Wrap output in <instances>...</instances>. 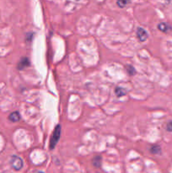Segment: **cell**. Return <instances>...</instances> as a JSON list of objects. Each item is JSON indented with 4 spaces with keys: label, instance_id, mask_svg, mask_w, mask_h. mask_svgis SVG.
I'll return each mask as SVG.
<instances>
[{
    "label": "cell",
    "instance_id": "obj_1",
    "mask_svg": "<svg viewBox=\"0 0 172 173\" xmlns=\"http://www.w3.org/2000/svg\"><path fill=\"white\" fill-rule=\"evenodd\" d=\"M60 136H61V126L57 125L53 131V134H52L51 141H50V149L51 150H53L55 146L57 145V142L60 139Z\"/></svg>",
    "mask_w": 172,
    "mask_h": 173
},
{
    "label": "cell",
    "instance_id": "obj_2",
    "mask_svg": "<svg viewBox=\"0 0 172 173\" xmlns=\"http://www.w3.org/2000/svg\"><path fill=\"white\" fill-rule=\"evenodd\" d=\"M23 161L20 157L17 155H13L11 158V166L15 171H20L23 167Z\"/></svg>",
    "mask_w": 172,
    "mask_h": 173
},
{
    "label": "cell",
    "instance_id": "obj_3",
    "mask_svg": "<svg viewBox=\"0 0 172 173\" xmlns=\"http://www.w3.org/2000/svg\"><path fill=\"white\" fill-rule=\"evenodd\" d=\"M137 36L138 37V39L140 40L141 42H145L148 38V33L147 32L143 29V28H138L137 30Z\"/></svg>",
    "mask_w": 172,
    "mask_h": 173
},
{
    "label": "cell",
    "instance_id": "obj_4",
    "mask_svg": "<svg viewBox=\"0 0 172 173\" xmlns=\"http://www.w3.org/2000/svg\"><path fill=\"white\" fill-rule=\"evenodd\" d=\"M30 65V61H29V59L27 58H22L20 60V62L18 63V69H20V70H22V69H24L26 67H28Z\"/></svg>",
    "mask_w": 172,
    "mask_h": 173
},
{
    "label": "cell",
    "instance_id": "obj_5",
    "mask_svg": "<svg viewBox=\"0 0 172 173\" xmlns=\"http://www.w3.org/2000/svg\"><path fill=\"white\" fill-rule=\"evenodd\" d=\"M158 29L162 32H165V33H166V32H170V31H171V26H170V25H168L166 23H160L159 25H158Z\"/></svg>",
    "mask_w": 172,
    "mask_h": 173
},
{
    "label": "cell",
    "instance_id": "obj_6",
    "mask_svg": "<svg viewBox=\"0 0 172 173\" xmlns=\"http://www.w3.org/2000/svg\"><path fill=\"white\" fill-rule=\"evenodd\" d=\"M9 119L11 121V122H16L18 121H20V115L19 113V111H14L12 112L10 117H9Z\"/></svg>",
    "mask_w": 172,
    "mask_h": 173
},
{
    "label": "cell",
    "instance_id": "obj_7",
    "mask_svg": "<svg viewBox=\"0 0 172 173\" xmlns=\"http://www.w3.org/2000/svg\"><path fill=\"white\" fill-rule=\"evenodd\" d=\"M116 94L118 97H121V96H123L127 94V89H125L122 87H116Z\"/></svg>",
    "mask_w": 172,
    "mask_h": 173
},
{
    "label": "cell",
    "instance_id": "obj_8",
    "mask_svg": "<svg viewBox=\"0 0 172 173\" xmlns=\"http://www.w3.org/2000/svg\"><path fill=\"white\" fill-rule=\"evenodd\" d=\"M92 163H93V165L95 167H100V166H101V157L100 156H95L92 160Z\"/></svg>",
    "mask_w": 172,
    "mask_h": 173
},
{
    "label": "cell",
    "instance_id": "obj_9",
    "mask_svg": "<svg viewBox=\"0 0 172 173\" xmlns=\"http://www.w3.org/2000/svg\"><path fill=\"white\" fill-rule=\"evenodd\" d=\"M131 0H117V5L120 8H124L128 4H130Z\"/></svg>",
    "mask_w": 172,
    "mask_h": 173
},
{
    "label": "cell",
    "instance_id": "obj_10",
    "mask_svg": "<svg viewBox=\"0 0 172 173\" xmlns=\"http://www.w3.org/2000/svg\"><path fill=\"white\" fill-rule=\"evenodd\" d=\"M150 151L153 154H160V153L161 152V148L159 145H154V146L151 147Z\"/></svg>",
    "mask_w": 172,
    "mask_h": 173
},
{
    "label": "cell",
    "instance_id": "obj_11",
    "mask_svg": "<svg viewBox=\"0 0 172 173\" xmlns=\"http://www.w3.org/2000/svg\"><path fill=\"white\" fill-rule=\"evenodd\" d=\"M127 72L128 73L130 74V75H133V74H135L136 73V70L135 68H133V67H132L131 65H128V66H127Z\"/></svg>",
    "mask_w": 172,
    "mask_h": 173
},
{
    "label": "cell",
    "instance_id": "obj_12",
    "mask_svg": "<svg viewBox=\"0 0 172 173\" xmlns=\"http://www.w3.org/2000/svg\"><path fill=\"white\" fill-rule=\"evenodd\" d=\"M32 37H33V33H31V32H29V33H27L26 34V39L27 42H31L32 39Z\"/></svg>",
    "mask_w": 172,
    "mask_h": 173
},
{
    "label": "cell",
    "instance_id": "obj_13",
    "mask_svg": "<svg viewBox=\"0 0 172 173\" xmlns=\"http://www.w3.org/2000/svg\"><path fill=\"white\" fill-rule=\"evenodd\" d=\"M166 130L169 132H172V121L169 122L166 125Z\"/></svg>",
    "mask_w": 172,
    "mask_h": 173
},
{
    "label": "cell",
    "instance_id": "obj_14",
    "mask_svg": "<svg viewBox=\"0 0 172 173\" xmlns=\"http://www.w3.org/2000/svg\"><path fill=\"white\" fill-rule=\"evenodd\" d=\"M36 173H44V172H37Z\"/></svg>",
    "mask_w": 172,
    "mask_h": 173
}]
</instances>
